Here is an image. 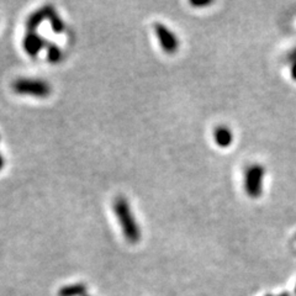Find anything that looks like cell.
Returning <instances> with one entry per match:
<instances>
[{
    "instance_id": "cell-8",
    "label": "cell",
    "mask_w": 296,
    "mask_h": 296,
    "mask_svg": "<svg viewBox=\"0 0 296 296\" xmlns=\"http://www.w3.org/2000/svg\"><path fill=\"white\" fill-rule=\"evenodd\" d=\"M46 55H47V61L52 64L60 63L63 58V51L58 45H55L54 42H48L46 45Z\"/></svg>"
},
{
    "instance_id": "cell-12",
    "label": "cell",
    "mask_w": 296,
    "mask_h": 296,
    "mask_svg": "<svg viewBox=\"0 0 296 296\" xmlns=\"http://www.w3.org/2000/svg\"><path fill=\"white\" fill-rule=\"evenodd\" d=\"M5 164V159H4V156H3L2 153H0V171L3 169V166Z\"/></svg>"
},
{
    "instance_id": "cell-11",
    "label": "cell",
    "mask_w": 296,
    "mask_h": 296,
    "mask_svg": "<svg viewBox=\"0 0 296 296\" xmlns=\"http://www.w3.org/2000/svg\"><path fill=\"white\" fill-rule=\"evenodd\" d=\"M190 4L193 6H206L211 4V2H190Z\"/></svg>"
},
{
    "instance_id": "cell-7",
    "label": "cell",
    "mask_w": 296,
    "mask_h": 296,
    "mask_svg": "<svg viewBox=\"0 0 296 296\" xmlns=\"http://www.w3.org/2000/svg\"><path fill=\"white\" fill-rule=\"evenodd\" d=\"M214 141L222 148L228 147L233 141V134L226 126H217L214 131Z\"/></svg>"
},
{
    "instance_id": "cell-10",
    "label": "cell",
    "mask_w": 296,
    "mask_h": 296,
    "mask_svg": "<svg viewBox=\"0 0 296 296\" xmlns=\"http://www.w3.org/2000/svg\"><path fill=\"white\" fill-rule=\"evenodd\" d=\"M49 24H51L52 30H53L54 33H63L64 30H66V25H64V21L62 20V17L57 14V11H54L53 14L49 17Z\"/></svg>"
},
{
    "instance_id": "cell-6",
    "label": "cell",
    "mask_w": 296,
    "mask_h": 296,
    "mask_svg": "<svg viewBox=\"0 0 296 296\" xmlns=\"http://www.w3.org/2000/svg\"><path fill=\"white\" fill-rule=\"evenodd\" d=\"M55 11L54 6L51 4H45L41 8L36 9L35 11L31 14L26 18V29L27 31H36L37 27L41 25L45 20H49L51 15Z\"/></svg>"
},
{
    "instance_id": "cell-17",
    "label": "cell",
    "mask_w": 296,
    "mask_h": 296,
    "mask_svg": "<svg viewBox=\"0 0 296 296\" xmlns=\"http://www.w3.org/2000/svg\"><path fill=\"white\" fill-rule=\"evenodd\" d=\"M85 296H86V295H85Z\"/></svg>"
},
{
    "instance_id": "cell-5",
    "label": "cell",
    "mask_w": 296,
    "mask_h": 296,
    "mask_svg": "<svg viewBox=\"0 0 296 296\" xmlns=\"http://www.w3.org/2000/svg\"><path fill=\"white\" fill-rule=\"evenodd\" d=\"M47 40L40 35L37 31H27L23 39V47L30 57H36L42 49L46 48Z\"/></svg>"
},
{
    "instance_id": "cell-9",
    "label": "cell",
    "mask_w": 296,
    "mask_h": 296,
    "mask_svg": "<svg viewBox=\"0 0 296 296\" xmlns=\"http://www.w3.org/2000/svg\"><path fill=\"white\" fill-rule=\"evenodd\" d=\"M86 286L84 284H72V285L63 286L58 295L60 296H85Z\"/></svg>"
},
{
    "instance_id": "cell-16",
    "label": "cell",
    "mask_w": 296,
    "mask_h": 296,
    "mask_svg": "<svg viewBox=\"0 0 296 296\" xmlns=\"http://www.w3.org/2000/svg\"><path fill=\"white\" fill-rule=\"evenodd\" d=\"M295 292H296V288H295Z\"/></svg>"
},
{
    "instance_id": "cell-13",
    "label": "cell",
    "mask_w": 296,
    "mask_h": 296,
    "mask_svg": "<svg viewBox=\"0 0 296 296\" xmlns=\"http://www.w3.org/2000/svg\"><path fill=\"white\" fill-rule=\"evenodd\" d=\"M291 76H292V78L296 80V62L294 63V66H292V68H291Z\"/></svg>"
},
{
    "instance_id": "cell-15",
    "label": "cell",
    "mask_w": 296,
    "mask_h": 296,
    "mask_svg": "<svg viewBox=\"0 0 296 296\" xmlns=\"http://www.w3.org/2000/svg\"><path fill=\"white\" fill-rule=\"evenodd\" d=\"M280 296H289V294H283V295H280Z\"/></svg>"
},
{
    "instance_id": "cell-14",
    "label": "cell",
    "mask_w": 296,
    "mask_h": 296,
    "mask_svg": "<svg viewBox=\"0 0 296 296\" xmlns=\"http://www.w3.org/2000/svg\"><path fill=\"white\" fill-rule=\"evenodd\" d=\"M292 58H294V60H296V49L294 51V53H292Z\"/></svg>"
},
{
    "instance_id": "cell-2",
    "label": "cell",
    "mask_w": 296,
    "mask_h": 296,
    "mask_svg": "<svg viewBox=\"0 0 296 296\" xmlns=\"http://www.w3.org/2000/svg\"><path fill=\"white\" fill-rule=\"evenodd\" d=\"M12 90L18 95L46 98L51 94L52 88L51 85H49V83L43 79L18 78L12 83Z\"/></svg>"
},
{
    "instance_id": "cell-4",
    "label": "cell",
    "mask_w": 296,
    "mask_h": 296,
    "mask_svg": "<svg viewBox=\"0 0 296 296\" xmlns=\"http://www.w3.org/2000/svg\"><path fill=\"white\" fill-rule=\"evenodd\" d=\"M154 32L158 37L160 47L165 53L173 54L178 51L179 40L172 30H169L163 24H154Z\"/></svg>"
},
{
    "instance_id": "cell-3",
    "label": "cell",
    "mask_w": 296,
    "mask_h": 296,
    "mask_svg": "<svg viewBox=\"0 0 296 296\" xmlns=\"http://www.w3.org/2000/svg\"><path fill=\"white\" fill-rule=\"evenodd\" d=\"M265 169L261 164H252L245 172V190L252 199H258L263 193V179Z\"/></svg>"
},
{
    "instance_id": "cell-1",
    "label": "cell",
    "mask_w": 296,
    "mask_h": 296,
    "mask_svg": "<svg viewBox=\"0 0 296 296\" xmlns=\"http://www.w3.org/2000/svg\"><path fill=\"white\" fill-rule=\"evenodd\" d=\"M114 211H115L117 221L120 222L125 238L130 243H137L141 238V230L135 220V216L132 214L127 200L123 196L116 197L115 202H114Z\"/></svg>"
}]
</instances>
